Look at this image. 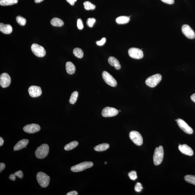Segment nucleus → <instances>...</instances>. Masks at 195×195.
<instances>
[{"instance_id":"f257e3e1","label":"nucleus","mask_w":195,"mask_h":195,"mask_svg":"<svg viewBox=\"0 0 195 195\" xmlns=\"http://www.w3.org/2000/svg\"><path fill=\"white\" fill-rule=\"evenodd\" d=\"M164 150L163 146H160L155 148L153 155V162L155 166L160 165L163 161Z\"/></svg>"},{"instance_id":"f03ea898","label":"nucleus","mask_w":195,"mask_h":195,"mask_svg":"<svg viewBox=\"0 0 195 195\" xmlns=\"http://www.w3.org/2000/svg\"><path fill=\"white\" fill-rule=\"evenodd\" d=\"M38 183L41 188H46L49 184L50 177L45 173L40 172L37 175Z\"/></svg>"},{"instance_id":"7ed1b4c3","label":"nucleus","mask_w":195,"mask_h":195,"mask_svg":"<svg viewBox=\"0 0 195 195\" xmlns=\"http://www.w3.org/2000/svg\"><path fill=\"white\" fill-rule=\"evenodd\" d=\"M49 150V148L48 144H43L38 147L35 152L36 157L39 159H43L47 156Z\"/></svg>"},{"instance_id":"20e7f679","label":"nucleus","mask_w":195,"mask_h":195,"mask_svg":"<svg viewBox=\"0 0 195 195\" xmlns=\"http://www.w3.org/2000/svg\"><path fill=\"white\" fill-rule=\"evenodd\" d=\"M162 79V76L159 74H156L150 76L146 80L145 83L148 86L154 88L157 85Z\"/></svg>"},{"instance_id":"39448f33","label":"nucleus","mask_w":195,"mask_h":195,"mask_svg":"<svg viewBox=\"0 0 195 195\" xmlns=\"http://www.w3.org/2000/svg\"><path fill=\"white\" fill-rule=\"evenodd\" d=\"M93 166V163L91 162H84L72 166L71 170L73 172H79L86 169L89 168Z\"/></svg>"},{"instance_id":"423d86ee","label":"nucleus","mask_w":195,"mask_h":195,"mask_svg":"<svg viewBox=\"0 0 195 195\" xmlns=\"http://www.w3.org/2000/svg\"><path fill=\"white\" fill-rule=\"evenodd\" d=\"M129 138L136 145L141 146L143 144V138L138 132L132 131L129 133Z\"/></svg>"},{"instance_id":"0eeeda50","label":"nucleus","mask_w":195,"mask_h":195,"mask_svg":"<svg viewBox=\"0 0 195 195\" xmlns=\"http://www.w3.org/2000/svg\"><path fill=\"white\" fill-rule=\"evenodd\" d=\"M31 50L37 57H43L46 55V51L44 48L36 43L32 44L31 46Z\"/></svg>"},{"instance_id":"6e6552de","label":"nucleus","mask_w":195,"mask_h":195,"mask_svg":"<svg viewBox=\"0 0 195 195\" xmlns=\"http://www.w3.org/2000/svg\"><path fill=\"white\" fill-rule=\"evenodd\" d=\"M175 121H176L180 128L185 133L190 134H192L193 133V129L183 120L180 118H178Z\"/></svg>"},{"instance_id":"1a4fd4ad","label":"nucleus","mask_w":195,"mask_h":195,"mask_svg":"<svg viewBox=\"0 0 195 195\" xmlns=\"http://www.w3.org/2000/svg\"><path fill=\"white\" fill-rule=\"evenodd\" d=\"M102 76L106 84L111 87L116 86L117 83L116 80L108 72L104 71L102 73Z\"/></svg>"},{"instance_id":"9d476101","label":"nucleus","mask_w":195,"mask_h":195,"mask_svg":"<svg viewBox=\"0 0 195 195\" xmlns=\"http://www.w3.org/2000/svg\"><path fill=\"white\" fill-rule=\"evenodd\" d=\"M128 53L129 56L134 59H141L144 56L142 50L137 48H131L129 49Z\"/></svg>"},{"instance_id":"9b49d317","label":"nucleus","mask_w":195,"mask_h":195,"mask_svg":"<svg viewBox=\"0 0 195 195\" xmlns=\"http://www.w3.org/2000/svg\"><path fill=\"white\" fill-rule=\"evenodd\" d=\"M118 111L114 108L107 107L103 109L102 112V116L106 118L115 116L118 114Z\"/></svg>"},{"instance_id":"f8f14e48","label":"nucleus","mask_w":195,"mask_h":195,"mask_svg":"<svg viewBox=\"0 0 195 195\" xmlns=\"http://www.w3.org/2000/svg\"><path fill=\"white\" fill-rule=\"evenodd\" d=\"M181 30L183 34L188 39H193L195 38V32L189 25L184 24L182 26Z\"/></svg>"},{"instance_id":"ddd939ff","label":"nucleus","mask_w":195,"mask_h":195,"mask_svg":"<svg viewBox=\"0 0 195 195\" xmlns=\"http://www.w3.org/2000/svg\"><path fill=\"white\" fill-rule=\"evenodd\" d=\"M11 79L10 76L7 73H4L0 76V85L3 88H7L10 85Z\"/></svg>"},{"instance_id":"4468645a","label":"nucleus","mask_w":195,"mask_h":195,"mask_svg":"<svg viewBox=\"0 0 195 195\" xmlns=\"http://www.w3.org/2000/svg\"><path fill=\"white\" fill-rule=\"evenodd\" d=\"M40 126L37 124H32L25 125L23 128V130L26 133H34L40 130Z\"/></svg>"},{"instance_id":"2eb2a0df","label":"nucleus","mask_w":195,"mask_h":195,"mask_svg":"<svg viewBox=\"0 0 195 195\" xmlns=\"http://www.w3.org/2000/svg\"><path fill=\"white\" fill-rule=\"evenodd\" d=\"M28 92L30 96L33 98L40 96L42 93L41 89L36 86L30 87L28 89Z\"/></svg>"},{"instance_id":"dca6fc26","label":"nucleus","mask_w":195,"mask_h":195,"mask_svg":"<svg viewBox=\"0 0 195 195\" xmlns=\"http://www.w3.org/2000/svg\"><path fill=\"white\" fill-rule=\"evenodd\" d=\"M179 144L178 149L181 153L189 156H192L193 155V150L189 146L186 144Z\"/></svg>"},{"instance_id":"f3484780","label":"nucleus","mask_w":195,"mask_h":195,"mask_svg":"<svg viewBox=\"0 0 195 195\" xmlns=\"http://www.w3.org/2000/svg\"><path fill=\"white\" fill-rule=\"evenodd\" d=\"M29 141L28 139H24L19 141L14 147V151L19 150L22 148H25L28 145Z\"/></svg>"},{"instance_id":"a211bd4d","label":"nucleus","mask_w":195,"mask_h":195,"mask_svg":"<svg viewBox=\"0 0 195 195\" xmlns=\"http://www.w3.org/2000/svg\"><path fill=\"white\" fill-rule=\"evenodd\" d=\"M13 29L9 24H5L2 23L0 24V31L5 34H9L13 32Z\"/></svg>"},{"instance_id":"6ab92c4d","label":"nucleus","mask_w":195,"mask_h":195,"mask_svg":"<svg viewBox=\"0 0 195 195\" xmlns=\"http://www.w3.org/2000/svg\"><path fill=\"white\" fill-rule=\"evenodd\" d=\"M108 62L111 66H114L117 70L121 69V65L119 62L116 58L114 57H110L108 59Z\"/></svg>"},{"instance_id":"aec40b11","label":"nucleus","mask_w":195,"mask_h":195,"mask_svg":"<svg viewBox=\"0 0 195 195\" xmlns=\"http://www.w3.org/2000/svg\"><path fill=\"white\" fill-rule=\"evenodd\" d=\"M65 68L67 73L69 75L74 74L75 72V66L71 62H67L65 65Z\"/></svg>"},{"instance_id":"412c9836","label":"nucleus","mask_w":195,"mask_h":195,"mask_svg":"<svg viewBox=\"0 0 195 195\" xmlns=\"http://www.w3.org/2000/svg\"><path fill=\"white\" fill-rule=\"evenodd\" d=\"M130 20V17L128 16H120L117 18L116 21L118 24H124L128 23Z\"/></svg>"},{"instance_id":"4be33fe9","label":"nucleus","mask_w":195,"mask_h":195,"mask_svg":"<svg viewBox=\"0 0 195 195\" xmlns=\"http://www.w3.org/2000/svg\"><path fill=\"white\" fill-rule=\"evenodd\" d=\"M50 23L52 25L55 27H62L64 25L63 21L58 18H54L51 20Z\"/></svg>"},{"instance_id":"5701e85b","label":"nucleus","mask_w":195,"mask_h":195,"mask_svg":"<svg viewBox=\"0 0 195 195\" xmlns=\"http://www.w3.org/2000/svg\"><path fill=\"white\" fill-rule=\"evenodd\" d=\"M109 144L107 143L99 144L94 148V149L97 151H102L106 150L109 148Z\"/></svg>"},{"instance_id":"b1692460","label":"nucleus","mask_w":195,"mask_h":195,"mask_svg":"<svg viewBox=\"0 0 195 195\" xmlns=\"http://www.w3.org/2000/svg\"><path fill=\"white\" fill-rule=\"evenodd\" d=\"M18 2V0H1L0 5L2 6L13 5L17 4Z\"/></svg>"},{"instance_id":"393cba45","label":"nucleus","mask_w":195,"mask_h":195,"mask_svg":"<svg viewBox=\"0 0 195 195\" xmlns=\"http://www.w3.org/2000/svg\"><path fill=\"white\" fill-rule=\"evenodd\" d=\"M79 144V142L77 141H73L71 142L69 144H66L65 146L64 149L65 150L69 151L75 148Z\"/></svg>"},{"instance_id":"a878e982","label":"nucleus","mask_w":195,"mask_h":195,"mask_svg":"<svg viewBox=\"0 0 195 195\" xmlns=\"http://www.w3.org/2000/svg\"><path fill=\"white\" fill-rule=\"evenodd\" d=\"M73 54L77 58H82L84 56V53L81 49L79 48H76L73 50Z\"/></svg>"},{"instance_id":"bb28decb","label":"nucleus","mask_w":195,"mask_h":195,"mask_svg":"<svg viewBox=\"0 0 195 195\" xmlns=\"http://www.w3.org/2000/svg\"><path fill=\"white\" fill-rule=\"evenodd\" d=\"M78 96V93L77 91H75L72 93L69 99V103L71 104H75L77 101Z\"/></svg>"},{"instance_id":"cd10ccee","label":"nucleus","mask_w":195,"mask_h":195,"mask_svg":"<svg viewBox=\"0 0 195 195\" xmlns=\"http://www.w3.org/2000/svg\"><path fill=\"white\" fill-rule=\"evenodd\" d=\"M184 179L187 182L195 185V176L187 175L185 176Z\"/></svg>"},{"instance_id":"c85d7f7f","label":"nucleus","mask_w":195,"mask_h":195,"mask_svg":"<svg viewBox=\"0 0 195 195\" xmlns=\"http://www.w3.org/2000/svg\"><path fill=\"white\" fill-rule=\"evenodd\" d=\"M83 4H84L85 9L86 10H94L95 9V5L89 1H86Z\"/></svg>"},{"instance_id":"c756f323","label":"nucleus","mask_w":195,"mask_h":195,"mask_svg":"<svg viewBox=\"0 0 195 195\" xmlns=\"http://www.w3.org/2000/svg\"><path fill=\"white\" fill-rule=\"evenodd\" d=\"M16 20L17 23L19 25L21 26H24L25 25L26 23L27 20L25 18L22 17L20 16H17L16 17Z\"/></svg>"},{"instance_id":"7c9ffc66","label":"nucleus","mask_w":195,"mask_h":195,"mask_svg":"<svg viewBox=\"0 0 195 195\" xmlns=\"http://www.w3.org/2000/svg\"><path fill=\"white\" fill-rule=\"evenodd\" d=\"M96 21L95 19L94 18H90L87 19V24L89 27L92 28Z\"/></svg>"},{"instance_id":"2f4dec72","label":"nucleus","mask_w":195,"mask_h":195,"mask_svg":"<svg viewBox=\"0 0 195 195\" xmlns=\"http://www.w3.org/2000/svg\"><path fill=\"white\" fill-rule=\"evenodd\" d=\"M128 176L130 179L133 180H135L137 178V173L135 171H132L128 174Z\"/></svg>"},{"instance_id":"473e14b6","label":"nucleus","mask_w":195,"mask_h":195,"mask_svg":"<svg viewBox=\"0 0 195 195\" xmlns=\"http://www.w3.org/2000/svg\"><path fill=\"white\" fill-rule=\"evenodd\" d=\"M143 189V187L142 186L140 182H137L136 183L135 186L134 187V190L136 192H140Z\"/></svg>"},{"instance_id":"72a5a7b5","label":"nucleus","mask_w":195,"mask_h":195,"mask_svg":"<svg viewBox=\"0 0 195 195\" xmlns=\"http://www.w3.org/2000/svg\"><path fill=\"white\" fill-rule=\"evenodd\" d=\"M77 27L79 29L82 30L84 28L82 20L81 19H79L77 21Z\"/></svg>"},{"instance_id":"f704fd0d","label":"nucleus","mask_w":195,"mask_h":195,"mask_svg":"<svg viewBox=\"0 0 195 195\" xmlns=\"http://www.w3.org/2000/svg\"><path fill=\"white\" fill-rule=\"evenodd\" d=\"M106 41V39L105 38H103L101 39V40L99 41H98L96 42V44L98 45L101 46L103 45L105 43Z\"/></svg>"},{"instance_id":"c9c22d12","label":"nucleus","mask_w":195,"mask_h":195,"mask_svg":"<svg viewBox=\"0 0 195 195\" xmlns=\"http://www.w3.org/2000/svg\"><path fill=\"white\" fill-rule=\"evenodd\" d=\"M14 174L16 176H17L19 178H23V172L21 170H18L15 172Z\"/></svg>"},{"instance_id":"e433bc0d","label":"nucleus","mask_w":195,"mask_h":195,"mask_svg":"<svg viewBox=\"0 0 195 195\" xmlns=\"http://www.w3.org/2000/svg\"><path fill=\"white\" fill-rule=\"evenodd\" d=\"M161 1L165 3L170 4V5L174 4V0H161Z\"/></svg>"},{"instance_id":"4c0bfd02","label":"nucleus","mask_w":195,"mask_h":195,"mask_svg":"<svg viewBox=\"0 0 195 195\" xmlns=\"http://www.w3.org/2000/svg\"><path fill=\"white\" fill-rule=\"evenodd\" d=\"M5 163H0V172H2V170H3L5 169Z\"/></svg>"},{"instance_id":"58836bf2","label":"nucleus","mask_w":195,"mask_h":195,"mask_svg":"<svg viewBox=\"0 0 195 195\" xmlns=\"http://www.w3.org/2000/svg\"><path fill=\"white\" fill-rule=\"evenodd\" d=\"M16 176L15 175V174H11L9 176V178L12 181H15L16 180Z\"/></svg>"},{"instance_id":"ea45409f","label":"nucleus","mask_w":195,"mask_h":195,"mask_svg":"<svg viewBox=\"0 0 195 195\" xmlns=\"http://www.w3.org/2000/svg\"><path fill=\"white\" fill-rule=\"evenodd\" d=\"M78 194L77 192L76 191H72L68 193L67 195H77Z\"/></svg>"},{"instance_id":"a19ab883","label":"nucleus","mask_w":195,"mask_h":195,"mask_svg":"<svg viewBox=\"0 0 195 195\" xmlns=\"http://www.w3.org/2000/svg\"><path fill=\"white\" fill-rule=\"evenodd\" d=\"M66 1L71 5H74L75 3L76 2L77 0H66Z\"/></svg>"},{"instance_id":"79ce46f5","label":"nucleus","mask_w":195,"mask_h":195,"mask_svg":"<svg viewBox=\"0 0 195 195\" xmlns=\"http://www.w3.org/2000/svg\"><path fill=\"white\" fill-rule=\"evenodd\" d=\"M190 98L192 101L195 103V93L193 94L191 96Z\"/></svg>"},{"instance_id":"37998d69","label":"nucleus","mask_w":195,"mask_h":195,"mask_svg":"<svg viewBox=\"0 0 195 195\" xmlns=\"http://www.w3.org/2000/svg\"><path fill=\"white\" fill-rule=\"evenodd\" d=\"M4 143V141L2 137H0V146H1L3 145Z\"/></svg>"},{"instance_id":"c03bdc74","label":"nucleus","mask_w":195,"mask_h":195,"mask_svg":"<svg viewBox=\"0 0 195 195\" xmlns=\"http://www.w3.org/2000/svg\"><path fill=\"white\" fill-rule=\"evenodd\" d=\"M44 0H35V2L36 3H41Z\"/></svg>"},{"instance_id":"a18cd8bd","label":"nucleus","mask_w":195,"mask_h":195,"mask_svg":"<svg viewBox=\"0 0 195 195\" xmlns=\"http://www.w3.org/2000/svg\"><path fill=\"white\" fill-rule=\"evenodd\" d=\"M104 164H107V162H104Z\"/></svg>"},{"instance_id":"49530a36","label":"nucleus","mask_w":195,"mask_h":195,"mask_svg":"<svg viewBox=\"0 0 195 195\" xmlns=\"http://www.w3.org/2000/svg\"><path fill=\"white\" fill-rule=\"evenodd\" d=\"M120 111H121V110H119V111H118V112H120Z\"/></svg>"},{"instance_id":"de8ad7c7","label":"nucleus","mask_w":195,"mask_h":195,"mask_svg":"<svg viewBox=\"0 0 195 195\" xmlns=\"http://www.w3.org/2000/svg\"><path fill=\"white\" fill-rule=\"evenodd\" d=\"M25 148H27V146H25Z\"/></svg>"}]
</instances>
